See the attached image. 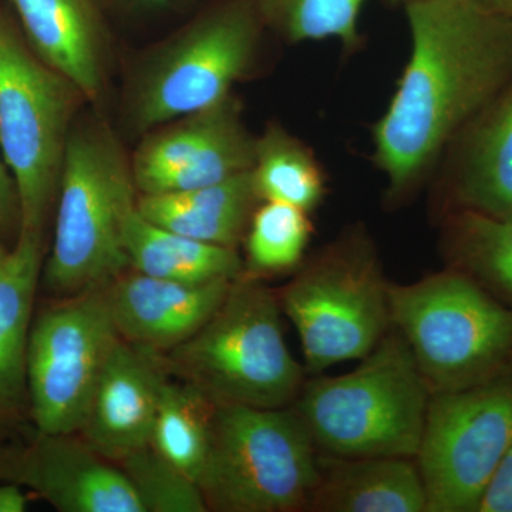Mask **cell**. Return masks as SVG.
Segmentation results:
<instances>
[{"label":"cell","instance_id":"30bf717a","mask_svg":"<svg viewBox=\"0 0 512 512\" xmlns=\"http://www.w3.org/2000/svg\"><path fill=\"white\" fill-rule=\"evenodd\" d=\"M512 443V373L491 382L431 393L416 464L427 512H477Z\"/></svg>","mask_w":512,"mask_h":512},{"label":"cell","instance_id":"44dd1931","mask_svg":"<svg viewBox=\"0 0 512 512\" xmlns=\"http://www.w3.org/2000/svg\"><path fill=\"white\" fill-rule=\"evenodd\" d=\"M124 248L130 268L153 278L205 284L244 274V259L238 248L207 244L158 227L137 207L124 227Z\"/></svg>","mask_w":512,"mask_h":512},{"label":"cell","instance_id":"3957f363","mask_svg":"<svg viewBox=\"0 0 512 512\" xmlns=\"http://www.w3.org/2000/svg\"><path fill=\"white\" fill-rule=\"evenodd\" d=\"M281 313L278 292L239 276L207 323L160 356L165 372L214 403L292 406L308 372L289 352Z\"/></svg>","mask_w":512,"mask_h":512},{"label":"cell","instance_id":"603a6c76","mask_svg":"<svg viewBox=\"0 0 512 512\" xmlns=\"http://www.w3.org/2000/svg\"><path fill=\"white\" fill-rule=\"evenodd\" d=\"M251 173L261 201L312 212L328 194V175L312 148L274 121L256 137Z\"/></svg>","mask_w":512,"mask_h":512},{"label":"cell","instance_id":"e0dca14e","mask_svg":"<svg viewBox=\"0 0 512 512\" xmlns=\"http://www.w3.org/2000/svg\"><path fill=\"white\" fill-rule=\"evenodd\" d=\"M30 49L87 100L106 79L107 26L100 0H9Z\"/></svg>","mask_w":512,"mask_h":512},{"label":"cell","instance_id":"f1b7e54d","mask_svg":"<svg viewBox=\"0 0 512 512\" xmlns=\"http://www.w3.org/2000/svg\"><path fill=\"white\" fill-rule=\"evenodd\" d=\"M16 222L20 225L18 191L0 148V228H12Z\"/></svg>","mask_w":512,"mask_h":512},{"label":"cell","instance_id":"277c9868","mask_svg":"<svg viewBox=\"0 0 512 512\" xmlns=\"http://www.w3.org/2000/svg\"><path fill=\"white\" fill-rule=\"evenodd\" d=\"M131 164L109 128L69 134L59 181L55 241L45 284L57 296L103 288L128 265L124 227L137 207Z\"/></svg>","mask_w":512,"mask_h":512},{"label":"cell","instance_id":"cb8c5ba5","mask_svg":"<svg viewBox=\"0 0 512 512\" xmlns=\"http://www.w3.org/2000/svg\"><path fill=\"white\" fill-rule=\"evenodd\" d=\"M214 406L197 387L170 375L161 387L150 444L195 480L207 457Z\"/></svg>","mask_w":512,"mask_h":512},{"label":"cell","instance_id":"4fadbf2b","mask_svg":"<svg viewBox=\"0 0 512 512\" xmlns=\"http://www.w3.org/2000/svg\"><path fill=\"white\" fill-rule=\"evenodd\" d=\"M0 454V478L29 488L62 512H146L120 467L76 434H42Z\"/></svg>","mask_w":512,"mask_h":512},{"label":"cell","instance_id":"7c38bea8","mask_svg":"<svg viewBox=\"0 0 512 512\" xmlns=\"http://www.w3.org/2000/svg\"><path fill=\"white\" fill-rule=\"evenodd\" d=\"M255 144L231 94L144 140L131 161L134 184L151 195L221 183L254 167Z\"/></svg>","mask_w":512,"mask_h":512},{"label":"cell","instance_id":"2e32d148","mask_svg":"<svg viewBox=\"0 0 512 512\" xmlns=\"http://www.w3.org/2000/svg\"><path fill=\"white\" fill-rule=\"evenodd\" d=\"M167 377L160 356L117 340L94 387L79 431L83 439L101 456L116 461L150 444Z\"/></svg>","mask_w":512,"mask_h":512},{"label":"cell","instance_id":"5bb4252c","mask_svg":"<svg viewBox=\"0 0 512 512\" xmlns=\"http://www.w3.org/2000/svg\"><path fill=\"white\" fill-rule=\"evenodd\" d=\"M434 175L437 214L512 218V80L454 138Z\"/></svg>","mask_w":512,"mask_h":512},{"label":"cell","instance_id":"9c48e42d","mask_svg":"<svg viewBox=\"0 0 512 512\" xmlns=\"http://www.w3.org/2000/svg\"><path fill=\"white\" fill-rule=\"evenodd\" d=\"M83 94L30 49L0 9V148L20 207V229L43 231L59 190L69 123Z\"/></svg>","mask_w":512,"mask_h":512},{"label":"cell","instance_id":"9a60e30c","mask_svg":"<svg viewBox=\"0 0 512 512\" xmlns=\"http://www.w3.org/2000/svg\"><path fill=\"white\" fill-rule=\"evenodd\" d=\"M232 281L184 284L124 271L106 286L107 303L121 339L163 356L207 323Z\"/></svg>","mask_w":512,"mask_h":512},{"label":"cell","instance_id":"ba28073f","mask_svg":"<svg viewBox=\"0 0 512 512\" xmlns=\"http://www.w3.org/2000/svg\"><path fill=\"white\" fill-rule=\"evenodd\" d=\"M266 30L254 0H212L144 63L131 123L150 130L215 106L254 72Z\"/></svg>","mask_w":512,"mask_h":512},{"label":"cell","instance_id":"7402d4cb","mask_svg":"<svg viewBox=\"0 0 512 512\" xmlns=\"http://www.w3.org/2000/svg\"><path fill=\"white\" fill-rule=\"evenodd\" d=\"M439 218L446 266L512 308V218L463 210L444 212Z\"/></svg>","mask_w":512,"mask_h":512},{"label":"cell","instance_id":"f546056e","mask_svg":"<svg viewBox=\"0 0 512 512\" xmlns=\"http://www.w3.org/2000/svg\"><path fill=\"white\" fill-rule=\"evenodd\" d=\"M28 507V498L20 485L8 481L0 484V512H23Z\"/></svg>","mask_w":512,"mask_h":512},{"label":"cell","instance_id":"8fae6325","mask_svg":"<svg viewBox=\"0 0 512 512\" xmlns=\"http://www.w3.org/2000/svg\"><path fill=\"white\" fill-rule=\"evenodd\" d=\"M119 339L106 286L67 296L37 316L26 366L37 433H79L101 369Z\"/></svg>","mask_w":512,"mask_h":512},{"label":"cell","instance_id":"4dcf8cb0","mask_svg":"<svg viewBox=\"0 0 512 512\" xmlns=\"http://www.w3.org/2000/svg\"><path fill=\"white\" fill-rule=\"evenodd\" d=\"M101 3L109 2L119 8L128 10H140V12H150V10H161L173 5L174 0H100Z\"/></svg>","mask_w":512,"mask_h":512},{"label":"cell","instance_id":"484cf974","mask_svg":"<svg viewBox=\"0 0 512 512\" xmlns=\"http://www.w3.org/2000/svg\"><path fill=\"white\" fill-rule=\"evenodd\" d=\"M268 32L285 42L338 40L356 52L363 45L359 18L366 0H254Z\"/></svg>","mask_w":512,"mask_h":512},{"label":"cell","instance_id":"5b68a950","mask_svg":"<svg viewBox=\"0 0 512 512\" xmlns=\"http://www.w3.org/2000/svg\"><path fill=\"white\" fill-rule=\"evenodd\" d=\"M389 289L365 225H350L305 258L278 298L298 330L308 375L372 352L392 328Z\"/></svg>","mask_w":512,"mask_h":512},{"label":"cell","instance_id":"83f0119b","mask_svg":"<svg viewBox=\"0 0 512 512\" xmlns=\"http://www.w3.org/2000/svg\"><path fill=\"white\" fill-rule=\"evenodd\" d=\"M477 512H512V443L488 481Z\"/></svg>","mask_w":512,"mask_h":512},{"label":"cell","instance_id":"8992f818","mask_svg":"<svg viewBox=\"0 0 512 512\" xmlns=\"http://www.w3.org/2000/svg\"><path fill=\"white\" fill-rule=\"evenodd\" d=\"M392 325L412 349L431 393L512 373V308L453 268L390 282Z\"/></svg>","mask_w":512,"mask_h":512},{"label":"cell","instance_id":"52a82bcc","mask_svg":"<svg viewBox=\"0 0 512 512\" xmlns=\"http://www.w3.org/2000/svg\"><path fill=\"white\" fill-rule=\"evenodd\" d=\"M318 457L305 421L292 406L215 403L197 483L208 511H309Z\"/></svg>","mask_w":512,"mask_h":512},{"label":"cell","instance_id":"ac0fdd59","mask_svg":"<svg viewBox=\"0 0 512 512\" xmlns=\"http://www.w3.org/2000/svg\"><path fill=\"white\" fill-rule=\"evenodd\" d=\"M318 483L309 511L427 512L414 458L318 457Z\"/></svg>","mask_w":512,"mask_h":512},{"label":"cell","instance_id":"6da1fadb","mask_svg":"<svg viewBox=\"0 0 512 512\" xmlns=\"http://www.w3.org/2000/svg\"><path fill=\"white\" fill-rule=\"evenodd\" d=\"M404 10L412 52L372 128L373 163L393 202L433 178L454 138L512 80V23L480 0H419Z\"/></svg>","mask_w":512,"mask_h":512},{"label":"cell","instance_id":"d6986e66","mask_svg":"<svg viewBox=\"0 0 512 512\" xmlns=\"http://www.w3.org/2000/svg\"><path fill=\"white\" fill-rule=\"evenodd\" d=\"M251 170L195 190L141 195L137 200L138 211L158 227L184 237L238 248L244 242L256 207L262 202L256 194Z\"/></svg>","mask_w":512,"mask_h":512},{"label":"cell","instance_id":"d4e9b609","mask_svg":"<svg viewBox=\"0 0 512 512\" xmlns=\"http://www.w3.org/2000/svg\"><path fill=\"white\" fill-rule=\"evenodd\" d=\"M313 232L311 212L284 202L262 201L245 234L242 275L259 279L298 269L305 261Z\"/></svg>","mask_w":512,"mask_h":512},{"label":"cell","instance_id":"1f68e13d","mask_svg":"<svg viewBox=\"0 0 512 512\" xmlns=\"http://www.w3.org/2000/svg\"><path fill=\"white\" fill-rule=\"evenodd\" d=\"M480 2L491 12L497 13L501 18L512 23V0H480Z\"/></svg>","mask_w":512,"mask_h":512},{"label":"cell","instance_id":"836d02e7","mask_svg":"<svg viewBox=\"0 0 512 512\" xmlns=\"http://www.w3.org/2000/svg\"><path fill=\"white\" fill-rule=\"evenodd\" d=\"M390 2L402 3L403 6H406L409 5V3L419 2V0H390Z\"/></svg>","mask_w":512,"mask_h":512},{"label":"cell","instance_id":"d6a6232c","mask_svg":"<svg viewBox=\"0 0 512 512\" xmlns=\"http://www.w3.org/2000/svg\"><path fill=\"white\" fill-rule=\"evenodd\" d=\"M6 256H8V252L5 251V248L0 244V268H2L3 262H5Z\"/></svg>","mask_w":512,"mask_h":512},{"label":"cell","instance_id":"4316f807","mask_svg":"<svg viewBox=\"0 0 512 512\" xmlns=\"http://www.w3.org/2000/svg\"><path fill=\"white\" fill-rule=\"evenodd\" d=\"M120 468L146 512L208 511L197 480L151 444L121 458Z\"/></svg>","mask_w":512,"mask_h":512},{"label":"cell","instance_id":"7a4b0ae2","mask_svg":"<svg viewBox=\"0 0 512 512\" xmlns=\"http://www.w3.org/2000/svg\"><path fill=\"white\" fill-rule=\"evenodd\" d=\"M431 392L394 326L353 372L306 377L293 409L320 454L416 458Z\"/></svg>","mask_w":512,"mask_h":512},{"label":"cell","instance_id":"ffe728a7","mask_svg":"<svg viewBox=\"0 0 512 512\" xmlns=\"http://www.w3.org/2000/svg\"><path fill=\"white\" fill-rule=\"evenodd\" d=\"M42 261V232L19 229L0 268V421L9 419L28 393L29 335Z\"/></svg>","mask_w":512,"mask_h":512}]
</instances>
